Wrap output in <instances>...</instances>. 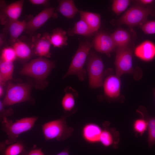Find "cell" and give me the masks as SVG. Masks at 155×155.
<instances>
[{"instance_id":"1","label":"cell","mask_w":155,"mask_h":155,"mask_svg":"<svg viewBox=\"0 0 155 155\" xmlns=\"http://www.w3.org/2000/svg\"><path fill=\"white\" fill-rule=\"evenodd\" d=\"M38 119L36 116L26 117L14 122L7 118L4 119L1 122L0 129L7 136L5 142L6 144L10 145L17 142L20 135L32 128Z\"/></svg>"},{"instance_id":"2","label":"cell","mask_w":155,"mask_h":155,"mask_svg":"<svg viewBox=\"0 0 155 155\" xmlns=\"http://www.w3.org/2000/svg\"><path fill=\"white\" fill-rule=\"evenodd\" d=\"M42 129L46 141H64L70 137L74 131L73 128L67 125L66 117L65 116L44 123L42 125Z\"/></svg>"},{"instance_id":"3","label":"cell","mask_w":155,"mask_h":155,"mask_svg":"<svg viewBox=\"0 0 155 155\" xmlns=\"http://www.w3.org/2000/svg\"><path fill=\"white\" fill-rule=\"evenodd\" d=\"M92 44L88 41L81 42L73 57L68 70L63 78L71 75H76L79 80H84L86 77V70L84 65Z\"/></svg>"},{"instance_id":"4","label":"cell","mask_w":155,"mask_h":155,"mask_svg":"<svg viewBox=\"0 0 155 155\" xmlns=\"http://www.w3.org/2000/svg\"><path fill=\"white\" fill-rule=\"evenodd\" d=\"M55 66L53 62L46 58L39 57L32 60L25 65L20 73L32 78L38 81H42L46 79Z\"/></svg>"},{"instance_id":"5","label":"cell","mask_w":155,"mask_h":155,"mask_svg":"<svg viewBox=\"0 0 155 155\" xmlns=\"http://www.w3.org/2000/svg\"><path fill=\"white\" fill-rule=\"evenodd\" d=\"M155 11L151 7L134 5L129 9L119 19L120 24L130 27L141 26L147 21L150 16H154Z\"/></svg>"},{"instance_id":"6","label":"cell","mask_w":155,"mask_h":155,"mask_svg":"<svg viewBox=\"0 0 155 155\" xmlns=\"http://www.w3.org/2000/svg\"><path fill=\"white\" fill-rule=\"evenodd\" d=\"M5 95L2 101L3 105L11 106L30 100L31 86L28 83L14 84L9 83Z\"/></svg>"},{"instance_id":"7","label":"cell","mask_w":155,"mask_h":155,"mask_svg":"<svg viewBox=\"0 0 155 155\" xmlns=\"http://www.w3.org/2000/svg\"><path fill=\"white\" fill-rule=\"evenodd\" d=\"M104 65L100 57L95 53L90 55L88 60L87 71L90 87L92 88L103 86Z\"/></svg>"},{"instance_id":"8","label":"cell","mask_w":155,"mask_h":155,"mask_svg":"<svg viewBox=\"0 0 155 155\" xmlns=\"http://www.w3.org/2000/svg\"><path fill=\"white\" fill-rule=\"evenodd\" d=\"M115 64L116 75L119 77L124 74L135 73L133 66L132 51L128 45L117 47Z\"/></svg>"},{"instance_id":"9","label":"cell","mask_w":155,"mask_h":155,"mask_svg":"<svg viewBox=\"0 0 155 155\" xmlns=\"http://www.w3.org/2000/svg\"><path fill=\"white\" fill-rule=\"evenodd\" d=\"M31 48L34 53L40 57L49 58L51 56L50 48L51 45L50 36L47 33L40 34L32 36Z\"/></svg>"},{"instance_id":"10","label":"cell","mask_w":155,"mask_h":155,"mask_svg":"<svg viewBox=\"0 0 155 155\" xmlns=\"http://www.w3.org/2000/svg\"><path fill=\"white\" fill-rule=\"evenodd\" d=\"M55 9L50 7L45 8L27 22L26 32L32 34L42 26L50 18L56 17Z\"/></svg>"},{"instance_id":"11","label":"cell","mask_w":155,"mask_h":155,"mask_svg":"<svg viewBox=\"0 0 155 155\" xmlns=\"http://www.w3.org/2000/svg\"><path fill=\"white\" fill-rule=\"evenodd\" d=\"M93 45L96 51L109 56L116 47L111 35L103 33L98 34L95 37Z\"/></svg>"},{"instance_id":"12","label":"cell","mask_w":155,"mask_h":155,"mask_svg":"<svg viewBox=\"0 0 155 155\" xmlns=\"http://www.w3.org/2000/svg\"><path fill=\"white\" fill-rule=\"evenodd\" d=\"M108 122L103 124V128L100 136L99 143L105 147L113 146L115 148L118 147L119 140V133L114 128H109Z\"/></svg>"},{"instance_id":"13","label":"cell","mask_w":155,"mask_h":155,"mask_svg":"<svg viewBox=\"0 0 155 155\" xmlns=\"http://www.w3.org/2000/svg\"><path fill=\"white\" fill-rule=\"evenodd\" d=\"M103 86L105 94L108 98L114 99L119 96L121 81L120 77L116 75H111L107 77Z\"/></svg>"},{"instance_id":"14","label":"cell","mask_w":155,"mask_h":155,"mask_svg":"<svg viewBox=\"0 0 155 155\" xmlns=\"http://www.w3.org/2000/svg\"><path fill=\"white\" fill-rule=\"evenodd\" d=\"M134 54L144 61H151L155 58V43L150 40H145L136 47Z\"/></svg>"},{"instance_id":"15","label":"cell","mask_w":155,"mask_h":155,"mask_svg":"<svg viewBox=\"0 0 155 155\" xmlns=\"http://www.w3.org/2000/svg\"><path fill=\"white\" fill-rule=\"evenodd\" d=\"M102 129L95 123H90L84 125L82 129V136L84 140L90 144L99 143Z\"/></svg>"},{"instance_id":"16","label":"cell","mask_w":155,"mask_h":155,"mask_svg":"<svg viewBox=\"0 0 155 155\" xmlns=\"http://www.w3.org/2000/svg\"><path fill=\"white\" fill-rule=\"evenodd\" d=\"M137 111L147 121L148 142V147L150 148L155 144V117L150 116L144 107H140Z\"/></svg>"},{"instance_id":"17","label":"cell","mask_w":155,"mask_h":155,"mask_svg":"<svg viewBox=\"0 0 155 155\" xmlns=\"http://www.w3.org/2000/svg\"><path fill=\"white\" fill-rule=\"evenodd\" d=\"M24 2V0H19L5 7L4 13L9 22L18 20L22 11Z\"/></svg>"},{"instance_id":"18","label":"cell","mask_w":155,"mask_h":155,"mask_svg":"<svg viewBox=\"0 0 155 155\" xmlns=\"http://www.w3.org/2000/svg\"><path fill=\"white\" fill-rule=\"evenodd\" d=\"M81 19L84 20L94 33L99 29L101 24L100 14L96 13L80 11Z\"/></svg>"},{"instance_id":"19","label":"cell","mask_w":155,"mask_h":155,"mask_svg":"<svg viewBox=\"0 0 155 155\" xmlns=\"http://www.w3.org/2000/svg\"><path fill=\"white\" fill-rule=\"evenodd\" d=\"M57 10L63 16L69 19L73 18L80 11L71 0L59 1Z\"/></svg>"},{"instance_id":"20","label":"cell","mask_w":155,"mask_h":155,"mask_svg":"<svg viewBox=\"0 0 155 155\" xmlns=\"http://www.w3.org/2000/svg\"><path fill=\"white\" fill-rule=\"evenodd\" d=\"M27 22L25 21L18 20L9 22V31L10 41L13 44L18 40L19 37L26 30Z\"/></svg>"},{"instance_id":"21","label":"cell","mask_w":155,"mask_h":155,"mask_svg":"<svg viewBox=\"0 0 155 155\" xmlns=\"http://www.w3.org/2000/svg\"><path fill=\"white\" fill-rule=\"evenodd\" d=\"M65 94L62 99L61 104L65 111L70 112L75 107V97L78 96V94L71 87L67 88Z\"/></svg>"},{"instance_id":"22","label":"cell","mask_w":155,"mask_h":155,"mask_svg":"<svg viewBox=\"0 0 155 155\" xmlns=\"http://www.w3.org/2000/svg\"><path fill=\"white\" fill-rule=\"evenodd\" d=\"M65 31L57 28L52 31L50 35L51 44L55 47L60 48L67 44V37Z\"/></svg>"},{"instance_id":"23","label":"cell","mask_w":155,"mask_h":155,"mask_svg":"<svg viewBox=\"0 0 155 155\" xmlns=\"http://www.w3.org/2000/svg\"><path fill=\"white\" fill-rule=\"evenodd\" d=\"M116 47L127 46L131 39L130 35L127 30L119 28L111 35Z\"/></svg>"},{"instance_id":"24","label":"cell","mask_w":155,"mask_h":155,"mask_svg":"<svg viewBox=\"0 0 155 155\" xmlns=\"http://www.w3.org/2000/svg\"><path fill=\"white\" fill-rule=\"evenodd\" d=\"M14 66L13 62L2 60L0 63V82L3 85L5 83L13 79Z\"/></svg>"},{"instance_id":"25","label":"cell","mask_w":155,"mask_h":155,"mask_svg":"<svg viewBox=\"0 0 155 155\" xmlns=\"http://www.w3.org/2000/svg\"><path fill=\"white\" fill-rule=\"evenodd\" d=\"M17 58L22 60H26L31 56L32 49L26 43L18 40L13 44Z\"/></svg>"},{"instance_id":"26","label":"cell","mask_w":155,"mask_h":155,"mask_svg":"<svg viewBox=\"0 0 155 155\" xmlns=\"http://www.w3.org/2000/svg\"><path fill=\"white\" fill-rule=\"evenodd\" d=\"M5 147L0 150L1 155H20L25 150L24 143L21 140Z\"/></svg>"},{"instance_id":"27","label":"cell","mask_w":155,"mask_h":155,"mask_svg":"<svg viewBox=\"0 0 155 155\" xmlns=\"http://www.w3.org/2000/svg\"><path fill=\"white\" fill-rule=\"evenodd\" d=\"M69 32L71 35L75 34L86 36L94 33L87 23L81 19L75 23L73 27Z\"/></svg>"},{"instance_id":"28","label":"cell","mask_w":155,"mask_h":155,"mask_svg":"<svg viewBox=\"0 0 155 155\" xmlns=\"http://www.w3.org/2000/svg\"><path fill=\"white\" fill-rule=\"evenodd\" d=\"M133 128L136 135L142 136L147 131L148 122L147 120L143 117L136 119L133 123Z\"/></svg>"},{"instance_id":"29","label":"cell","mask_w":155,"mask_h":155,"mask_svg":"<svg viewBox=\"0 0 155 155\" xmlns=\"http://www.w3.org/2000/svg\"><path fill=\"white\" fill-rule=\"evenodd\" d=\"M130 2L129 0H113L112 6V10L116 14H120L127 8Z\"/></svg>"},{"instance_id":"30","label":"cell","mask_w":155,"mask_h":155,"mask_svg":"<svg viewBox=\"0 0 155 155\" xmlns=\"http://www.w3.org/2000/svg\"><path fill=\"white\" fill-rule=\"evenodd\" d=\"M1 60L13 62L17 58L15 52L13 47H7L2 51Z\"/></svg>"},{"instance_id":"31","label":"cell","mask_w":155,"mask_h":155,"mask_svg":"<svg viewBox=\"0 0 155 155\" xmlns=\"http://www.w3.org/2000/svg\"><path fill=\"white\" fill-rule=\"evenodd\" d=\"M141 26L143 31L145 34H155V20L147 21Z\"/></svg>"},{"instance_id":"32","label":"cell","mask_w":155,"mask_h":155,"mask_svg":"<svg viewBox=\"0 0 155 155\" xmlns=\"http://www.w3.org/2000/svg\"><path fill=\"white\" fill-rule=\"evenodd\" d=\"M2 101H0V120L1 122L4 119L11 115L13 114V111L11 108L5 109Z\"/></svg>"},{"instance_id":"33","label":"cell","mask_w":155,"mask_h":155,"mask_svg":"<svg viewBox=\"0 0 155 155\" xmlns=\"http://www.w3.org/2000/svg\"><path fill=\"white\" fill-rule=\"evenodd\" d=\"M20 155H45L41 148L32 149L27 151L24 150Z\"/></svg>"},{"instance_id":"34","label":"cell","mask_w":155,"mask_h":155,"mask_svg":"<svg viewBox=\"0 0 155 155\" xmlns=\"http://www.w3.org/2000/svg\"><path fill=\"white\" fill-rule=\"evenodd\" d=\"M29 1L34 5H45L48 2L47 0H30Z\"/></svg>"},{"instance_id":"35","label":"cell","mask_w":155,"mask_h":155,"mask_svg":"<svg viewBox=\"0 0 155 155\" xmlns=\"http://www.w3.org/2000/svg\"><path fill=\"white\" fill-rule=\"evenodd\" d=\"M139 1L143 5H148L153 3L155 1L153 0H140Z\"/></svg>"},{"instance_id":"36","label":"cell","mask_w":155,"mask_h":155,"mask_svg":"<svg viewBox=\"0 0 155 155\" xmlns=\"http://www.w3.org/2000/svg\"><path fill=\"white\" fill-rule=\"evenodd\" d=\"M56 155H70L69 148H66Z\"/></svg>"},{"instance_id":"37","label":"cell","mask_w":155,"mask_h":155,"mask_svg":"<svg viewBox=\"0 0 155 155\" xmlns=\"http://www.w3.org/2000/svg\"><path fill=\"white\" fill-rule=\"evenodd\" d=\"M3 85L0 84V97H1L3 95Z\"/></svg>"},{"instance_id":"38","label":"cell","mask_w":155,"mask_h":155,"mask_svg":"<svg viewBox=\"0 0 155 155\" xmlns=\"http://www.w3.org/2000/svg\"><path fill=\"white\" fill-rule=\"evenodd\" d=\"M153 91L154 94V95L155 97V88H154L153 89Z\"/></svg>"}]
</instances>
